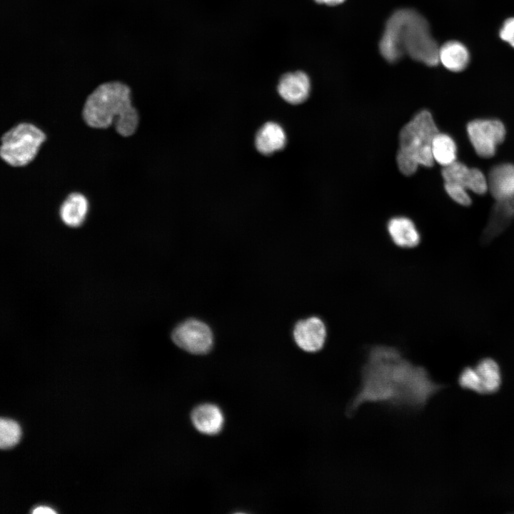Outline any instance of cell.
Returning a JSON list of instances; mask_svg holds the SVG:
<instances>
[{
    "mask_svg": "<svg viewBox=\"0 0 514 514\" xmlns=\"http://www.w3.org/2000/svg\"><path fill=\"white\" fill-rule=\"evenodd\" d=\"M361 386L346 409L351 416L365 403H377L397 409L419 410L443 388L428 371L413 364L398 347L370 346L360 370Z\"/></svg>",
    "mask_w": 514,
    "mask_h": 514,
    "instance_id": "6da1fadb",
    "label": "cell"
},
{
    "mask_svg": "<svg viewBox=\"0 0 514 514\" xmlns=\"http://www.w3.org/2000/svg\"><path fill=\"white\" fill-rule=\"evenodd\" d=\"M383 58L395 63L404 55L429 66L439 63V49L427 20L412 9H400L388 19L378 44Z\"/></svg>",
    "mask_w": 514,
    "mask_h": 514,
    "instance_id": "7a4b0ae2",
    "label": "cell"
},
{
    "mask_svg": "<svg viewBox=\"0 0 514 514\" xmlns=\"http://www.w3.org/2000/svg\"><path fill=\"white\" fill-rule=\"evenodd\" d=\"M82 118L92 128L105 129L114 125L123 137L133 135L139 122L137 110L131 103V90L120 81L98 86L86 99Z\"/></svg>",
    "mask_w": 514,
    "mask_h": 514,
    "instance_id": "3957f363",
    "label": "cell"
},
{
    "mask_svg": "<svg viewBox=\"0 0 514 514\" xmlns=\"http://www.w3.org/2000/svg\"><path fill=\"white\" fill-rule=\"evenodd\" d=\"M438 132L431 114L427 110L417 113L403 126L396 156L398 167L403 174H413L419 166L433 165L432 141Z\"/></svg>",
    "mask_w": 514,
    "mask_h": 514,
    "instance_id": "277c9868",
    "label": "cell"
},
{
    "mask_svg": "<svg viewBox=\"0 0 514 514\" xmlns=\"http://www.w3.org/2000/svg\"><path fill=\"white\" fill-rule=\"evenodd\" d=\"M46 139L45 133L39 127L21 122L1 136L0 156L11 166H25L35 158Z\"/></svg>",
    "mask_w": 514,
    "mask_h": 514,
    "instance_id": "5b68a950",
    "label": "cell"
},
{
    "mask_svg": "<svg viewBox=\"0 0 514 514\" xmlns=\"http://www.w3.org/2000/svg\"><path fill=\"white\" fill-rule=\"evenodd\" d=\"M467 132L476 153L483 158L495 155L498 145L505 137V128L497 119H476L467 125Z\"/></svg>",
    "mask_w": 514,
    "mask_h": 514,
    "instance_id": "8992f818",
    "label": "cell"
},
{
    "mask_svg": "<svg viewBox=\"0 0 514 514\" xmlns=\"http://www.w3.org/2000/svg\"><path fill=\"white\" fill-rule=\"evenodd\" d=\"M292 337L301 351L314 354L320 352L326 345L327 326L321 317L316 315L301 318L293 326Z\"/></svg>",
    "mask_w": 514,
    "mask_h": 514,
    "instance_id": "52a82bcc",
    "label": "cell"
},
{
    "mask_svg": "<svg viewBox=\"0 0 514 514\" xmlns=\"http://www.w3.org/2000/svg\"><path fill=\"white\" fill-rule=\"evenodd\" d=\"M172 340L179 348L193 354L206 353L213 345L210 328L196 319H188L179 324L172 333Z\"/></svg>",
    "mask_w": 514,
    "mask_h": 514,
    "instance_id": "ba28073f",
    "label": "cell"
},
{
    "mask_svg": "<svg viewBox=\"0 0 514 514\" xmlns=\"http://www.w3.org/2000/svg\"><path fill=\"white\" fill-rule=\"evenodd\" d=\"M442 176L444 182L460 184L477 194H484L488 190V178L481 171L457 161L445 166Z\"/></svg>",
    "mask_w": 514,
    "mask_h": 514,
    "instance_id": "9c48e42d",
    "label": "cell"
},
{
    "mask_svg": "<svg viewBox=\"0 0 514 514\" xmlns=\"http://www.w3.org/2000/svg\"><path fill=\"white\" fill-rule=\"evenodd\" d=\"M279 96L291 104H299L309 96L311 81L302 71H291L282 75L277 85Z\"/></svg>",
    "mask_w": 514,
    "mask_h": 514,
    "instance_id": "30bf717a",
    "label": "cell"
},
{
    "mask_svg": "<svg viewBox=\"0 0 514 514\" xmlns=\"http://www.w3.org/2000/svg\"><path fill=\"white\" fill-rule=\"evenodd\" d=\"M386 230L391 241L402 248H414L422 241L415 223L406 216H395L387 223Z\"/></svg>",
    "mask_w": 514,
    "mask_h": 514,
    "instance_id": "8fae6325",
    "label": "cell"
},
{
    "mask_svg": "<svg viewBox=\"0 0 514 514\" xmlns=\"http://www.w3.org/2000/svg\"><path fill=\"white\" fill-rule=\"evenodd\" d=\"M195 428L206 435H216L223 428L224 417L218 406L212 403H203L196 406L191 415Z\"/></svg>",
    "mask_w": 514,
    "mask_h": 514,
    "instance_id": "7c38bea8",
    "label": "cell"
},
{
    "mask_svg": "<svg viewBox=\"0 0 514 514\" xmlns=\"http://www.w3.org/2000/svg\"><path fill=\"white\" fill-rule=\"evenodd\" d=\"M89 201L83 193L71 192L66 196L59 207L61 221L70 228H78L85 221L89 212Z\"/></svg>",
    "mask_w": 514,
    "mask_h": 514,
    "instance_id": "4fadbf2b",
    "label": "cell"
},
{
    "mask_svg": "<svg viewBox=\"0 0 514 514\" xmlns=\"http://www.w3.org/2000/svg\"><path fill=\"white\" fill-rule=\"evenodd\" d=\"M488 184L495 200L514 197V164L501 163L492 168Z\"/></svg>",
    "mask_w": 514,
    "mask_h": 514,
    "instance_id": "5bb4252c",
    "label": "cell"
},
{
    "mask_svg": "<svg viewBox=\"0 0 514 514\" xmlns=\"http://www.w3.org/2000/svg\"><path fill=\"white\" fill-rule=\"evenodd\" d=\"M286 143V135L283 128L275 122H267L258 131L255 146L258 152L271 155L283 149Z\"/></svg>",
    "mask_w": 514,
    "mask_h": 514,
    "instance_id": "9a60e30c",
    "label": "cell"
},
{
    "mask_svg": "<svg viewBox=\"0 0 514 514\" xmlns=\"http://www.w3.org/2000/svg\"><path fill=\"white\" fill-rule=\"evenodd\" d=\"M514 218V197L496 200L483 234L488 241L500 234Z\"/></svg>",
    "mask_w": 514,
    "mask_h": 514,
    "instance_id": "2e32d148",
    "label": "cell"
},
{
    "mask_svg": "<svg viewBox=\"0 0 514 514\" xmlns=\"http://www.w3.org/2000/svg\"><path fill=\"white\" fill-rule=\"evenodd\" d=\"M439 63L452 71H460L468 65L469 54L466 47L456 41H448L439 49Z\"/></svg>",
    "mask_w": 514,
    "mask_h": 514,
    "instance_id": "e0dca14e",
    "label": "cell"
},
{
    "mask_svg": "<svg viewBox=\"0 0 514 514\" xmlns=\"http://www.w3.org/2000/svg\"><path fill=\"white\" fill-rule=\"evenodd\" d=\"M475 368L480 376L485 394L497 392L502 383V374L498 363L491 358L478 361Z\"/></svg>",
    "mask_w": 514,
    "mask_h": 514,
    "instance_id": "ac0fdd59",
    "label": "cell"
},
{
    "mask_svg": "<svg viewBox=\"0 0 514 514\" xmlns=\"http://www.w3.org/2000/svg\"><path fill=\"white\" fill-rule=\"evenodd\" d=\"M431 150L434 161L443 167L456 161L455 142L447 134L438 132L433 139Z\"/></svg>",
    "mask_w": 514,
    "mask_h": 514,
    "instance_id": "d6986e66",
    "label": "cell"
},
{
    "mask_svg": "<svg viewBox=\"0 0 514 514\" xmlns=\"http://www.w3.org/2000/svg\"><path fill=\"white\" fill-rule=\"evenodd\" d=\"M21 431L19 425L14 420L1 418L0 420V447L9 449L16 445L21 438Z\"/></svg>",
    "mask_w": 514,
    "mask_h": 514,
    "instance_id": "ffe728a7",
    "label": "cell"
},
{
    "mask_svg": "<svg viewBox=\"0 0 514 514\" xmlns=\"http://www.w3.org/2000/svg\"><path fill=\"white\" fill-rule=\"evenodd\" d=\"M458 383L463 388L485 394L480 376L475 367L464 368L459 376Z\"/></svg>",
    "mask_w": 514,
    "mask_h": 514,
    "instance_id": "44dd1931",
    "label": "cell"
},
{
    "mask_svg": "<svg viewBox=\"0 0 514 514\" xmlns=\"http://www.w3.org/2000/svg\"><path fill=\"white\" fill-rule=\"evenodd\" d=\"M445 190L448 196L460 205L468 206L471 203V198L467 189L460 184L444 182Z\"/></svg>",
    "mask_w": 514,
    "mask_h": 514,
    "instance_id": "7402d4cb",
    "label": "cell"
},
{
    "mask_svg": "<svg viewBox=\"0 0 514 514\" xmlns=\"http://www.w3.org/2000/svg\"><path fill=\"white\" fill-rule=\"evenodd\" d=\"M500 37L514 47V17L508 19L500 30Z\"/></svg>",
    "mask_w": 514,
    "mask_h": 514,
    "instance_id": "603a6c76",
    "label": "cell"
},
{
    "mask_svg": "<svg viewBox=\"0 0 514 514\" xmlns=\"http://www.w3.org/2000/svg\"><path fill=\"white\" fill-rule=\"evenodd\" d=\"M56 512L47 506H38L33 509V514H55Z\"/></svg>",
    "mask_w": 514,
    "mask_h": 514,
    "instance_id": "cb8c5ba5",
    "label": "cell"
},
{
    "mask_svg": "<svg viewBox=\"0 0 514 514\" xmlns=\"http://www.w3.org/2000/svg\"><path fill=\"white\" fill-rule=\"evenodd\" d=\"M319 4H325L327 6H337L343 3L346 0H313Z\"/></svg>",
    "mask_w": 514,
    "mask_h": 514,
    "instance_id": "d4e9b609",
    "label": "cell"
}]
</instances>
